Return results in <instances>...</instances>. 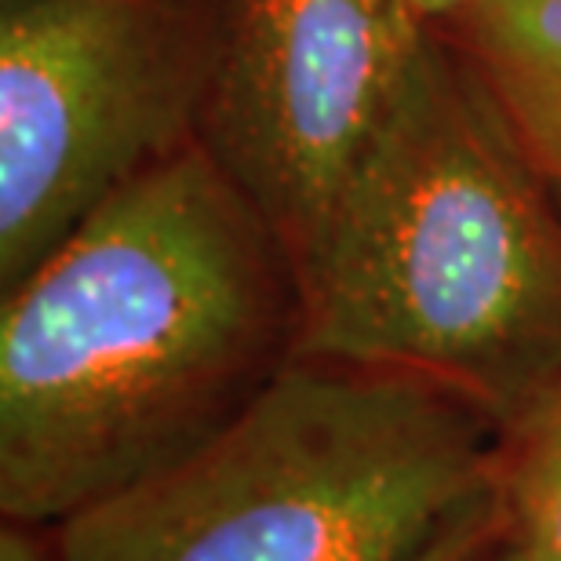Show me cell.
Masks as SVG:
<instances>
[{"mask_svg": "<svg viewBox=\"0 0 561 561\" xmlns=\"http://www.w3.org/2000/svg\"><path fill=\"white\" fill-rule=\"evenodd\" d=\"M500 529L529 561H561V390L503 431Z\"/></svg>", "mask_w": 561, "mask_h": 561, "instance_id": "obj_7", "label": "cell"}, {"mask_svg": "<svg viewBox=\"0 0 561 561\" xmlns=\"http://www.w3.org/2000/svg\"><path fill=\"white\" fill-rule=\"evenodd\" d=\"M551 183V190H554V201H558V208H561V179H547Z\"/></svg>", "mask_w": 561, "mask_h": 561, "instance_id": "obj_12", "label": "cell"}, {"mask_svg": "<svg viewBox=\"0 0 561 561\" xmlns=\"http://www.w3.org/2000/svg\"><path fill=\"white\" fill-rule=\"evenodd\" d=\"M409 4L416 8V15L426 22V26H431V30H442L445 22L459 19L463 11L478 8V4H485V0H409Z\"/></svg>", "mask_w": 561, "mask_h": 561, "instance_id": "obj_10", "label": "cell"}, {"mask_svg": "<svg viewBox=\"0 0 561 561\" xmlns=\"http://www.w3.org/2000/svg\"><path fill=\"white\" fill-rule=\"evenodd\" d=\"M299 346L288 249L197 139L0 307V511L66 518L197 453Z\"/></svg>", "mask_w": 561, "mask_h": 561, "instance_id": "obj_1", "label": "cell"}, {"mask_svg": "<svg viewBox=\"0 0 561 561\" xmlns=\"http://www.w3.org/2000/svg\"><path fill=\"white\" fill-rule=\"evenodd\" d=\"M489 561H529L522 551H514V547L500 536V551H489Z\"/></svg>", "mask_w": 561, "mask_h": 561, "instance_id": "obj_11", "label": "cell"}, {"mask_svg": "<svg viewBox=\"0 0 561 561\" xmlns=\"http://www.w3.org/2000/svg\"><path fill=\"white\" fill-rule=\"evenodd\" d=\"M437 33L489 88L536 168L561 179V0H485Z\"/></svg>", "mask_w": 561, "mask_h": 561, "instance_id": "obj_6", "label": "cell"}, {"mask_svg": "<svg viewBox=\"0 0 561 561\" xmlns=\"http://www.w3.org/2000/svg\"><path fill=\"white\" fill-rule=\"evenodd\" d=\"M0 561H44L41 543L30 536V525H4V533H0Z\"/></svg>", "mask_w": 561, "mask_h": 561, "instance_id": "obj_9", "label": "cell"}, {"mask_svg": "<svg viewBox=\"0 0 561 561\" xmlns=\"http://www.w3.org/2000/svg\"><path fill=\"white\" fill-rule=\"evenodd\" d=\"M197 142L296 260L383 131L431 26L409 0H205Z\"/></svg>", "mask_w": 561, "mask_h": 561, "instance_id": "obj_5", "label": "cell"}, {"mask_svg": "<svg viewBox=\"0 0 561 561\" xmlns=\"http://www.w3.org/2000/svg\"><path fill=\"white\" fill-rule=\"evenodd\" d=\"M190 0H8L0 19V285L197 139Z\"/></svg>", "mask_w": 561, "mask_h": 561, "instance_id": "obj_4", "label": "cell"}, {"mask_svg": "<svg viewBox=\"0 0 561 561\" xmlns=\"http://www.w3.org/2000/svg\"><path fill=\"white\" fill-rule=\"evenodd\" d=\"M296 285V357L431 379L500 431L561 390V208L445 33L431 30Z\"/></svg>", "mask_w": 561, "mask_h": 561, "instance_id": "obj_2", "label": "cell"}, {"mask_svg": "<svg viewBox=\"0 0 561 561\" xmlns=\"http://www.w3.org/2000/svg\"><path fill=\"white\" fill-rule=\"evenodd\" d=\"M500 423L431 379L296 357L197 453L59 525V561H412L496 500Z\"/></svg>", "mask_w": 561, "mask_h": 561, "instance_id": "obj_3", "label": "cell"}, {"mask_svg": "<svg viewBox=\"0 0 561 561\" xmlns=\"http://www.w3.org/2000/svg\"><path fill=\"white\" fill-rule=\"evenodd\" d=\"M500 536H503L500 500H489V503H481L478 511H470L467 518H459L453 529H445L412 561H478L492 551V543H496Z\"/></svg>", "mask_w": 561, "mask_h": 561, "instance_id": "obj_8", "label": "cell"}]
</instances>
